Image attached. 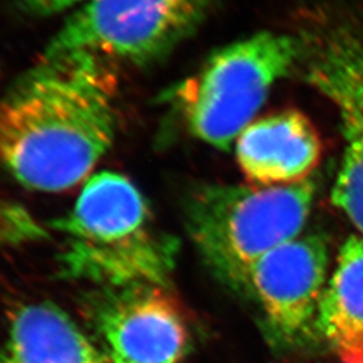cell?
<instances>
[{"label": "cell", "instance_id": "1", "mask_svg": "<svg viewBox=\"0 0 363 363\" xmlns=\"http://www.w3.org/2000/svg\"><path fill=\"white\" fill-rule=\"evenodd\" d=\"M115 94L109 65L97 58H40L0 100V167L31 190L76 186L115 140Z\"/></svg>", "mask_w": 363, "mask_h": 363}, {"label": "cell", "instance_id": "2", "mask_svg": "<svg viewBox=\"0 0 363 363\" xmlns=\"http://www.w3.org/2000/svg\"><path fill=\"white\" fill-rule=\"evenodd\" d=\"M55 228L70 277L123 289L163 286L172 272L175 242L155 229L143 195L121 174L91 177Z\"/></svg>", "mask_w": 363, "mask_h": 363}, {"label": "cell", "instance_id": "3", "mask_svg": "<svg viewBox=\"0 0 363 363\" xmlns=\"http://www.w3.org/2000/svg\"><path fill=\"white\" fill-rule=\"evenodd\" d=\"M315 189L311 179L271 187L208 184L189 198L187 228L220 279L247 286L259 259L301 235Z\"/></svg>", "mask_w": 363, "mask_h": 363}, {"label": "cell", "instance_id": "4", "mask_svg": "<svg viewBox=\"0 0 363 363\" xmlns=\"http://www.w3.org/2000/svg\"><path fill=\"white\" fill-rule=\"evenodd\" d=\"M301 40L259 33L211 54L169 100L195 139L229 150L253 123L273 85L298 65Z\"/></svg>", "mask_w": 363, "mask_h": 363}, {"label": "cell", "instance_id": "5", "mask_svg": "<svg viewBox=\"0 0 363 363\" xmlns=\"http://www.w3.org/2000/svg\"><path fill=\"white\" fill-rule=\"evenodd\" d=\"M214 0H89L70 15L42 58L84 54L105 64H147L190 35Z\"/></svg>", "mask_w": 363, "mask_h": 363}, {"label": "cell", "instance_id": "6", "mask_svg": "<svg viewBox=\"0 0 363 363\" xmlns=\"http://www.w3.org/2000/svg\"><path fill=\"white\" fill-rule=\"evenodd\" d=\"M298 65L337 113L343 152L331 199L363 238V26L337 23L301 39Z\"/></svg>", "mask_w": 363, "mask_h": 363}, {"label": "cell", "instance_id": "7", "mask_svg": "<svg viewBox=\"0 0 363 363\" xmlns=\"http://www.w3.org/2000/svg\"><path fill=\"white\" fill-rule=\"evenodd\" d=\"M93 318L113 363H179L189 347L183 315L160 286L115 289Z\"/></svg>", "mask_w": 363, "mask_h": 363}, {"label": "cell", "instance_id": "8", "mask_svg": "<svg viewBox=\"0 0 363 363\" xmlns=\"http://www.w3.org/2000/svg\"><path fill=\"white\" fill-rule=\"evenodd\" d=\"M327 269L325 241L316 235H298L259 259L247 274L245 288L257 298L277 333L300 337L318 319Z\"/></svg>", "mask_w": 363, "mask_h": 363}, {"label": "cell", "instance_id": "9", "mask_svg": "<svg viewBox=\"0 0 363 363\" xmlns=\"http://www.w3.org/2000/svg\"><path fill=\"white\" fill-rule=\"evenodd\" d=\"M322 154L318 132L308 117L286 111L247 125L235 140L241 171L256 186H286L306 181Z\"/></svg>", "mask_w": 363, "mask_h": 363}, {"label": "cell", "instance_id": "10", "mask_svg": "<svg viewBox=\"0 0 363 363\" xmlns=\"http://www.w3.org/2000/svg\"><path fill=\"white\" fill-rule=\"evenodd\" d=\"M3 363H113L65 312L52 304H30L15 313Z\"/></svg>", "mask_w": 363, "mask_h": 363}, {"label": "cell", "instance_id": "11", "mask_svg": "<svg viewBox=\"0 0 363 363\" xmlns=\"http://www.w3.org/2000/svg\"><path fill=\"white\" fill-rule=\"evenodd\" d=\"M316 325L340 363H363V238L340 247L319 306Z\"/></svg>", "mask_w": 363, "mask_h": 363}, {"label": "cell", "instance_id": "12", "mask_svg": "<svg viewBox=\"0 0 363 363\" xmlns=\"http://www.w3.org/2000/svg\"><path fill=\"white\" fill-rule=\"evenodd\" d=\"M25 13L33 16H50L62 13L74 6H82L89 0H16Z\"/></svg>", "mask_w": 363, "mask_h": 363}]
</instances>
